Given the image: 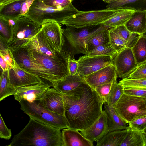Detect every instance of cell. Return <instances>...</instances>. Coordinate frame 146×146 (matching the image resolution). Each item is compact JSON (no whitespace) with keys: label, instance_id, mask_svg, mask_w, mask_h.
Listing matches in <instances>:
<instances>
[{"label":"cell","instance_id":"6da1fadb","mask_svg":"<svg viewBox=\"0 0 146 146\" xmlns=\"http://www.w3.org/2000/svg\"><path fill=\"white\" fill-rule=\"evenodd\" d=\"M64 116L69 128L79 131L90 126L101 113L104 102L85 81L74 90L62 94Z\"/></svg>","mask_w":146,"mask_h":146},{"label":"cell","instance_id":"7a4b0ae2","mask_svg":"<svg viewBox=\"0 0 146 146\" xmlns=\"http://www.w3.org/2000/svg\"><path fill=\"white\" fill-rule=\"evenodd\" d=\"M60 129L30 118L26 126L15 135L8 146H62Z\"/></svg>","mask_w":146,"mask_h":146},{"label":"cell","instance_id":"3957f363","mask_svg":"<svg viewBox=\"0 0 146 146\" xmlns=\"http://www.w3.org/2000/svg\"><path fill=\"white\" fill-rule=\"evenodd\" d=\"M72 2L63 7L47 5L42 0H35L25 15L41 26L47 22L55 21L60 24L64 19L78 11Z\"/></svg>","mask_w":146,"mask_h":146},{"label":"cell","instance_id":"277c9868","mask_svg":"<svg viewBox=\"0 0 146 146\" xmlns=\"http://www.w3.org/2000/svg\"><path fill=\"white\" fill-rule=\"evenodd\" d=\"M105 28L101 24L82 28L67 27L62 29L63 34L68 47L67 50H65L69 58H74L75 55L79 54L88 55L89 52L86 46V40L94 34Z\"/></svg>","mask_w":146,"mask_h":146},{"label":"cell","instance_id":"5b68a950","mask_svg":"<svg viewBox=\"0 0 146 146\" xmlns=\"http://www.w3.org/2000/svg\"><path fill=\"white\" fill-rule=\"evenodd\" d=\"M120 9L119 8L87 11H79L64 19L60 24L74 28L98 25L114 16Z\"/></svg>","mask_w":146,"mask_h":146},{"label":"cell","instance_id":"8992f818","mask_svg":"<svg viewBox=\"0 0 146 146\" xmlns=\"http://www.w3.org/2000/svg\"><path fill=\"white\" fill-rule=\"evenodd\" d=\"M19 103L21 109L30 118L60 129L69 128V123L65 116L52 112L40 106L36 100L31 102L22 100Z\"/></svg>","mask_w":146,"mask_h":146},{"label":"cell","instance_id":"52a82bcc","mask_svg":"<svg viewBox=\"0 0 146 146\" xmlns=\"http://www.w3.org/2000/svg\"><path fill=\"white\" fill-rule=\"evenodd\" d=\"M41 26L25 15L21 16L16 21L10 41L8 44L12 52L23 48L40 31Z\"/></svg>","mask_w":146,"mask_h":146},{"label":"cell","instance_id":"ba28073f","mask_svg":"<svg viewBox=\"0 0 146 146\" xmlns=\"http://www.w3.org/2000/svg\"><path fill=\"white\" fill-rule=\"evenodd\" d=\"M117 114L127 123L146 115V107L143 98L123 93L113 106Z\"/></svg>","mask_w":146,"mask_h":146},{"label":"cell","instance_id":"9c48e42d","mask_svg":"<svg viewBox=\"0 0 146 146\" xmlns=\"http://www.w3.org/2000/svg\"><path fill=\"white\" fill-rule=\"evenodd\" d=\"M27 51L32 59L59 81L70 74L68 67V60L70 58L65 50L62 49L60 55L57 58L48 56L36 52Z\"/></svg>","mask_w":146,"mask_h":146},{"label":"cell","instance_id":"30bf717a","mask_svg":"<svg viewBox=\"0 0 146 146\" xmlns=\"http://www.w3.org/2000/svg\"><path fill=\"white\" fill-rule=\"evenodd\" d=\"M14 57L22 69L38 76L55 87L60 81L40 64L32 59L24 48L13 52Z\"/></svg>","mask_w":146,"mask_h":146},{"label":"cell","instance_id":"8fae6325","mask_svg":"<svg viewBox=\"0 0 146 146\" xmlns=\"http://www.w3.org/2000/svg\"><path fill=\"white\" fill-rule=\"evenodd\" d=\"M114 58L110 56L85 55L77 60V73L82 77L91 74L106 66L113 64Z\"/></svg>","mask_w":146,"mask_h":146},{"label":"cell","instance_id":"7c38bea8","mask_svg":"<svg viewBox=\"0 0 146 146\" xmlns=\"http://www.w3.org/2000/svg\"><path fill=\"white\" fill-rule=\"evenodd\" d=\"M27 51L36 52L39 54L54 58L61 55L52 46L46 37L41 28L38 32L23 48Z\"/></svg>","mask_w":146,"mask_h":146},{"label":"cell","instance_id":"4fadbf2b","mask_svg":"<svg viewBox=\"0 0 146 146\" xmlns=\"http://www.w3.org/2000/svg\"><path fill=\"white\" fill-rule=\"evenodd\" d=\"M113 64L117 76L122 78L127 77L137 64L131 48L127 47L118 52L114 58Z\"/></svg>","mask_w":146,"mask_h":146},{"label":"cell","instance_id":"5bb4252c","mask_svg":"<svg viewBox=\"0 0 146 146\" xmlns=\"http://www.w3.org/2000/svg\"><path fill=\"white\" fill-rule=\"evenodd\" d=\"M52 85L44 81L36 84L21 87L17 88L14 95L15 100L19 102L25 100L32 102L42 98L46 91Z\"/></svg>","mask_w":146,"mask_h":146},{"label":"cell","instance_id":"9a60e30c","mask_svg":"<svg viewBox=\"0 0 146 146\" xmlns=\"http://www.w3.org/2000/svg\"><path fill=\"white\" fill-rule=\"evenodd\" d=\"M36 101L40 106L52 112L64 116L62 95L54 87L48 89L42 97Z\"/></svg>","mask_w":146,"mask_h":146},{"label":"cell","instance_id":"2e32d148","mask_svg":"<svg viewBox=\"0 0 146 146\" xmlns=\"http://www.w3.org/2000/svg\"><path fill=\"white\" fill-rule=\"evenodd\" d=\"M87 139L93 143L100 140L109 132L107 114L104 110L97 119L87 128L80 131Z\"/></svg>","mask_w":146,"mask_h":146},{"label":"cell","instance_id":"e0dca14e","mask_svg":"<svg viewBox=\"0 0 146 146\" xmlns=\"http://www.w3.org/2000/svg\"><path fill=\"white\" fill-rule=\"evenodd\" d=\"M117 77L115 67L112 64L83 77L86 82L95 90L99 85L112 82Z\"/></svg>","mask_w":146,"mask_h":146},{"label":"cell","instance_id":"ac0fdd59","mask_svg":"<svg viewBox=\"0 0 146 146\" xmlns=\"http://www.w3.org/2000/svg\"><path fill=\"white\" fill-rule=\"evenodd\" d=\"M47 39L58 53L62 50L65 42L62 28L60 23L55 21L47 22L41 25Z\"/></svg>","mask_w":146,"mask_h":146},{"label":"cell","instance_id":"d6986e66","mask_svg":"<svg viewBox=\"0 0 146 146\" xmlns=\"http://www.w3.org/2000/svg\"><path fill=\"white\" fill-rule=\"evenodd\" d=\"M8 73L10 83L16 88L44 81L40 78L23 70L19 66L9 69Z\"/></svg>","mask_w":146,"mask_h":146},{"label":"cell","instance_id":"ffe728a7","mask_svg":"<svg viewBox=\"0 0 146 146\" xmlns=\"http://www.w3.org/2000/svg\"><path fill=\"white\" fill-rule=\"evenodd\" d=\"M62 146H93V143L85 138L79 131L70 128L62 131Z\"/></svg>","mask_w":146,"mask_h":146},{"label":"cell","instance_id":"44dd1931","mask_svg":"<svg viewBox=\"0 0 146 146\" xmlns=\"http://www.w3.org/2000/svg\"><path fill=\"white\" fill-rule=\"evenodd\" d=\"M120 8V10L114 16L102 23L105 28L108 29L125 25L136 12L141 9L129 7Z\"/></svg>","mask_w":146,"mask_h":146},{"label":"cell","instance_id":"7402d4cb","mask_svg":"<svg viewBox=\"0 0 146 146\" xmlns=\"http://www.w3.org/2000/svg\"><path fill=\"white\" fill-rule=\"evenodd\" d=\"M130 32L143 35L146 33V11L140 9L136 12L125 25Z\"/></svg>","mask_w":146,"mask_h":146},{"label":"cell","instance_id":"603a6c76","mask_svg":"<svg viewBox=\"0 0 146 146\" xmlns=\"http://www.w3.org/2000/svg\"><path fill=\"white\" fill-rule=\"evenodd\" d=\"M104 109L107 115L109 132L123 130L128 127L127 123L117 114L113 106H110L104 102Z\"/></svg>","mask_w":146,"mask_h":146},{"label":"cell","instance_id":"cb8c5ba5","mask_svg":"<svg viewBox=\"0 0 146 146\" xmlns=\"http://www.w3.org/2000/svg\"><path fill=\"white\" fill-rule=\"evenodd\" d=\"M85 81L83 77L77 73L74 75L70 74L59 81L54 87L62 94L75 89Z\"/></svg>","mask_w":146,"mask_h":146},{"label":"cell","instance_id":"d4e9b609","mask_svg":"<svg viewBox=\"0 0 146 146\" xmlns=\"http://www.w3.org/2000/svg\"><path fill=\"white\" fill-rule=\"evenodd\" d=\"M128 127L123 130L109 132L97 142L96 145L120 146L126 136Z\"/></svg>","mask_w":146,"mask_h":146},{"label":"cell","instance_id":"484cf974","mask_svg":"<svg viewBox=\"0 0 146 146\" xmlns=\"http://www.w3.org/2000/svg\"><path fill=\"white\" fill-rule=\"evenodd\" d=\"M146 137L143 132L128 126L125 137L120 146H145Z\"/></svg>","mask_w":146,"mask_h":146},{"label":"cell","instance_id":"4316f807","mask_svg":"<svg viewBox=\"0 0 146 146\" xmlns=\"http://www.w3.org/2000/svg\"><path fill=\"white\" fill-rule=\"evenodd\" d=\"M86 43L89 53L101 45L110 43L108 29L105 28L94 34L86 40Z\"/></svg>","mask_w":146,"mask_h":146},{"label":"cell","instance_id":"83f0119b","mask_svg":"<svg viewBox=\"0 0 146 146\" xmlns=\"http://www.w3.org/2000/svg\"><path fill=\"white\" fill-rule=\"evenodd\" d=\"M26 0H16L0 8V16L6 18H19L21 16L19 15L22 4Z\"/></svg>","mask_w":146,"mask_h":146},{"label":"cell","instance_id":"f1b7e54d","mask_svg":"<svg viewBox=\"0 0 146 146\" xmlns=\"http://www.w3.org/2000/svg\"><path fill=\"white\" fill-rule=\"evenodd\" d=\"M17 88L10 83L8 70L2 71L0 79V101L6 97L14 95Z\"/></svg>","mask_w":146,"mask_h":146},{"label":"cell","instance_id":"f546056e","mask_svg":"<svg viewBox=\"0 0 146 146\" xmlns=\"http://www.w3.org/2000/svg\"><path fill=\"white\" fill-rule=\"evenodd\" d=\"M137 64L146 61V36L141 35L131 48Z\"/></svg>","mask_w":146,"mask_h":146},{"label":"cell","instance_id":"4dcf8cb0","mask_svg":"<svg viewBox=\"0 0 146 146\" xmlns=\"http://www.w3.org/2000/svg\"><path fill=\"white\" fill-rule=\"evenodd\" d=\"M111 29L126 42L127 48H132L139 36L142 35L130 32L127 29L125 25Z\"/></svg>","mask_w":146,"mask_h":146},{"label":"cell","instance_id":"1f68e13d","mask_svg":"<svg viewBox=\"0 0 146 146\" xmlns=\"http://www.w3.org/2000/svg\"><path fill=\"white\" fill-rule=\"evenodd\" d=\"M117 79H115L112 83L106 102L110 106H113L124 93V88L117 83Z\"/></svg>","mask_w":146,"mask_h":146},{"label":"cell","instance_id":"d6a6232c","mask_svg":"<svg viewBox=\"0 0 146 146\" xmlns=\"http://www.w3.org/2000/svg\"><path fill=\"white\" fill-rule=\"evenodd\" d=\"M117 52L110 43L101 45L90 52L88 55L110 56L114 58Z\"/></svg>","mask_w":146,"mask_h":146},{"label":"cell","instance_id":"836d02e7","mask_svg":"<svg viewBox=\"0 0 146 146\" xmlns=\"http://www.w3.org/2000/svg\"><path fill=\"white\" fill-rule=\"evenodd\" d=\"M118 83L124 88H134L146 90V80L126 77L122 78Z\"/></svg>","mask_w":146,"mask_h":146},{"label":"cell","instance_id":"e575fe53","mask_svg":"<svg viewBox=\"0 0 146 146\" xmlns=\"http://www.w3.org/2000/svg\"><path fill=\"white\" fill-rule=\"evenodd\" d=\"M13 29L5 18L0 16V38L7 42V44L11 40Z\"/></svg>","mask_w":146,"mask_h":146},{"label":"cell","instance_id":"d590c367","mask_svg":"<svg viewBox=\"0 0 146 146\" xmlns=\"http://www.w3.org/2000/svg\"><path fill=\"white\" fill-rule=\"evenodd\" d=\"M110 43L118 52L127 47L126 42L111 28L108 29Z\"/></svg>","mask_w":146,"mask_h":146},{"label":"cell","instance_id":"8d00e7d4","mask_svg":"<svg viewBox=\"0 0 146 146\" xmlns=\"http://www.w3.org/2000/svg\"><path fill=\"white\" fill-rule=\"evenodd\" d=\"M127 78L146 80V61L137 64Z\"/></svg>","mask_w":146,"mask_h":146},{"label":"cell","instance_id":"74e56055","mask_svg":"<svg viewBox=\"0 0 146 146\" xmlns=\"http://www.w3.org/2000/svg\"><path fill=\"white\" fill-rule=\"evenodd\" d=\"M112 82L101 84L97 86L95 90L102 99L104 103L107 102Z\"/></svg>","mask_w":146,"mask_h":146},{"label":"cell","instance_id":"f35d334b","mask_svg":"<svg viewBox=\"0 0 146 146\" xmlns=\"http://www.w3.org/2000/svg\"><path fill=\"white\" fill-rule=\"evenodd\" d=\"M142 0H115L108 3L106 5L107 9H114L119 8L129 7L130 5L136 3Z\"/></svg>","mask_w":146,"mask_h":146},{"label":"cell","instance_id":"ab89813d","mask_svg":"<svg viewBox=\"0 0 146 146\" xmlns=\"http://www.w3.org/2000/svg\"><path fill=\"white\" fill-rule=\"evenodd\" d=\"M128 124L130 127L143 132L146 128V115L136 119Z\"/></svg>","mask_w":146,"mask_h":146},{"label":"cell","instance_id":"60d3db41","mask_svg":"<svg viewBox=\"0 0 146 146\" xmlns=\"http://www.w3.org/2000/svg\"><path fill=\"white\" fill-rule=\"evenodd\" d=\"M0 137L6 140L10 139L12 136L11 130L7 128L0 114Z\"/></svg>","mask_w":146,"mask_h":146},{"label":"cell","instance_id":"b9f144b4","mask_svg":"<svg viewBox=\"0 0 146 146\" xmlns=\"http://www.w3.org/2000/svg\"><path fill=\"white\" fill-rule=\"evenodd\" d=\"M7 60L11 69L17 68L19 66L14 57L13 52L9 49L2 52H0Z\"/></svg>","mask_w":146,"mask_h":146},{"label":"cell","instance_id":"7bdbcfd3","mask_svg":"<svg viewBox=\"0 0 146 146\" xmlns=\"http://www.w3.org/2000/svg\"><path fill=\"white\" fill-rule=\"evenodd\" d=\"M124 93L141 98L146 97V90L139 88H124Z\"/></svg>","mask_w":146,"mask_h":146},{"label":"cell","instance_id":"ee69618b","mask_svg":"<svg viewBox=\"0 0 146 146\" xmlns=\"http://www.w3.org/2000/svg\"><path fill=\"white\" fill-rule=\"evenodd\" d=\"M46 5L55 7H63L72 2L69 0H42Z\"/></svg>","mask_w":146,"mask_h":146},{"label":"cell","instance_id":"f6af8a7d","mask_svg":"<svg viewBox=\"0 0 146 146\" xmlns=\"http://www.w3.org/2000/svg\"><path fill=\"white\" fill-rule=\"evenodd\" d=\"M78 64L74 58H70L68 60V67L69 74L74 75L77 73Z\"/></svg>","mask_w":146,"mask_h":146},{"label":"cell","instance_id":"bcb514c9","mask_svg":"<svg viewBox=\"0 0 146 146\" xmlns=\"http://www.w3.org/2000/svg\"><path fill=\"white\" fill-rule=\"evenodd\" d=\"M35 0H26L22 5L19 15H25L28 11L30 7Z\"/></svg>","mask_w":146,"mask_h":146},{"label":"cell","instance_id":"7dc6e473","mask_svg":"<svg viewBox=\"0 0 146 146\" xmlns=\"http://www.w3.org/2000/svg\"><path fill=\"white\" fill-rule=\"evenodd\" d=\"M0 66L2 71L8 70L11 69L5 58L0 54Z\"/></svg>","mask_w":146,"mask_h":146},{"label":"cell","instance_id":"c3c4849f","mask_svg":"<svg viewBox=\"0 0 146 146\" xmlns=\"http://www.w3.org/2000/svg\"><path fill=\"white\" fill-rule=\"evenodd\" d=\"M0 40V52L4 51L9 48L7 42L1 38Z\"/></svg>","mask_w":146,"mask_h":146},{"label":"cell","instance_id":"681fc988","mask_svg":"<svg viewBox=\"0 0 146 146\" xmlns=\"http://www.w3.org/2000/svg\"><path fill=\"white\" fill-rule=\"evenodd\" d=\"M16 0H2L0 1V8L10 3L15 1Z\"/></svg>","mask_w":146,"mask_h":146},{"label":"cell","instance_id":"f907efd6","mask_svg":"<svg viewBox=\"0 0 146 146\" xmlns=\"http://www.w3.org/2000/svg\"><path fill=\"white\" fill-rule=\"evenodd\" d=\"M103 1H104L108 3L111 2L115 0H102Z\"/></svg>","mask_w":146,"mask_h":146},{"label":"cell","instance_id":"816d5d0a","mask_svg":"<svg viewBox=\"0 0 146 146\" xmlns=\"http://www.w3.org/2000/svg\"><path fill=\"white\" fill-rule=\"evenodd\" d=\"M143 133L146 137V128L143 131Z\"/></svg>","mask_w":146,"mask_h":146},{"label":"cell","instance_id":"f5cc1de1","mask_svg":"<svg viewBox=\"0 0 146 146\" xmlns=\"http://www.w3.org/2000/svg\"><path fill=\"white\" fill-rule=\"evenodd\" d=\"M143 99L145 103V106H146V97H143Z\"/></svg>","mask_w":146,"mask_h":146},{"label":"cell","instance_id":"db71d44e","mask_svg":"<svg viewBox=\"0 0 146 146\" xmlns=\"http://www.w3.org/2000/svg\"><path fill=\"white\" fill-rule=\"evenodd\" d=\"M145 10H146V9H145ZM143 35H145V36H146V33H145L144 34H143Z\"/></svg>","mask_w":146,"mask_h":146},{"label":"cell","instance_id":"11a10c76","mask_svg":"<svg viewBox=\"0 0 146 146\" xmlns=\"http://www.w3.org/2000/svg\"></svg>","mask_w":146,"mask_h":146},{"label":"cell","instance_id":"9f6ffc18","mask_svg":"<svg viewBox=\"0 0 146 146\" xmlns=\"http://www.w3.org/2000/svg\"><path fill=\"white\" fill-rule=\"evenodd\" d=\"M1 0H0V1H1Z\"/></svg>","mask_w":146,"mask_h":146}]
</instances>
